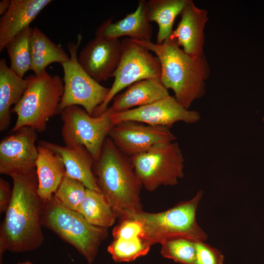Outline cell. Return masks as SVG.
Here are the masks:
<instances>
[{
    "instance_id": "obj_1",
    "label": "cell",
    "mask_w": 264,
    "mask_h": 264,
    "mask_svg": "<svg viewBox=\"0 0 264 264\" xmlns=\"http://www.w3.org/2000/svg\"><path fill=\"white\" fill-rule=\"evenodd\" d=\"M11 177L12 198L0 227V264L6 251H32L41 247L44 240L41 223L43 201L38 193L36 169Z\"/></svg>"
},
{
    "instance_id": "obj_2",
    "label": "cell",
    "mask_w": 264,
    "mask_h": 264,
    "mask_svg": "<svg viewBox=\"0 0 264 264\" xmlns=\"http://www.w3.org/2000/svg\"><path fill=\"white\" fill-rule=\"evenodd\" d=\"M133 40L155 53L161 66V82L167 89H172L182 106L189 109L194 101L204 96L205 81L210 74L205 55L190 56L171 37L161 44Z\"/></svg>"
},
{
    "instance_id": "obj_3",
    "label": "cell",
    "mask_w": 264,
    "mask_h": 264,
    "mask_svg": "<svg viewBox=\"0 0 264 264\" xmlns=\"http://www.w3.org/2000/svg\"><path fill=\"white\" fill-rule=\"evenodd\" d=\"M94 167L99 187L117 217L121 218L126 210H142L140 194L142 186L130 158L110 137L106 138Z\"/></svg>"
},
{
    "instance_id": "obj_4",
    "label": "cell",
    "mask_w": 264,
    "mask_h": 264,
    "mask_svg": "<svg viewBox=\"0 0 264 264\" xmlns=\"http://www.w3.org/2000/svg\"><path fill=\"white\" fill-rule=\"evenodd\" d=\"M203 191L198 192L192 199L180 202L159 213L126 210L122 218L138 221L142 225L144 239L151 245L175 237H184L195 241H205L207 235L198 224L196 215Z\"/></svg>"
},
{
    "instance_id": "obj_5",
    "label": "cell",
    "mask_w": 264,
    "mask_h": 264,
    "mask_svg": "<svg viewBox=\"0 0 264 264\" xmlns=\"http://www.w3.org/2000/svg\"><path fill=\"white\" fill-rule=\"evenodd\" d=\"M27 86L19 102L11 109L17 114L13 133L23 127H29L37 132H44L48 120L59 112L64 92V81L58 75L46 70L38 75L26 77Z\"/></svg>"
},
{
    "instance_id": "obj_6",
    "label": "cell",
    "mask_w": 264,
    "mask_h": 264,
    "mask_svg": "<svg viewBox=\"0 0 264 264\" xmlns=\"http://www.w3.org/2000/svg\"><path fill=\"white\" fill-rule=\"evenodd\" d=\"M42 226L49 229L62 241L73 246L92 264L101 243L107 238V228L88 223L78 212L62 205L53 196L43 202Z\"/></svg>"
},
{
    "instance_id": "obj_7",
    "label": "cell",
    "mask_w": 264,
    "mask_h": 264,
    "mask_svg": "<svg viewBox=\"0 0 264 264\" xmlns=\"http://www.w3.org/2000/svg\"><path fill=\"white\" fill-rule=\"evenodd\" d=\"M130 159L142 186L149 192L161 185H175L184 176V159L176 142L158 144Z\"/></svg>"
},
{
    "instance_id": "obj_8",
    "label": "cell",
    "mask_w": 264,
    "mask_h": 264,
    "mask_svg": "<svg viewBox=\"0 0 264 264\" xmlns=\"http://www.w3.org/2000/svg\"><path fill=\"white\" fill-rule=\"evenodd\" d=\"M113 112L111 107L96 116L89 115L79 106L65 108L60 113L63 121L61 134L65 146L83 145L94 161H97L107 136L114 126Z\"/></svg>"
},
{
    "instance_id": "obj_9",
    "label": "cell",
    "mask_w": 264,
    "mask_h": 264,
    "mask_svg": "<svg viewBox=\"0 0 264 264\" xmlns=\"http://www.w3.org/2000/svg\"><path fill=\"white\" fill-rule=\"evenodd\" d=\"M81 41L82 36L79 35L77 43L68 42L67 44L70 60L62 65L64 92L59 112L68 107L76 105L82 106L89 115H93L105 100L110 88L95 81L80 65L77 53Z\"/></svg>"
},
{
    "instance_id": "obj_10",
    "label": "cell",
    "mask_w": 264,
    "mask_h": 264,
    "mask_svg": "<svg viewBox=\"0 0 264 264\" xmlns=\"http://www.w3.org/2000/svg\"><path fill=\"white\" fill-rule=\"evenodd\" d=\"M121 44L120 60L112 75L114 82L105 100L95 110L93 116L103 113L116 95L126 87L142 80L160 78L161 66L157 57L131 38H124Z\"/></svg>"
},
{
    "instance_id": "obj_11",
    "label": "cell",
    "mask_w": 264,
    "mask_h": 264,
    "mask_svg": "<svg viewBox=\"0 0 264 264\" xmlns=\"http://www.w3.org/2000/svg\"><path fill=\"white\" fill-rule=\"evenodd\" d=\"M114 125L125 121H134L152 126L170 129L177 122L193 124L199 121L198 111L187 109L170 95L151 104L111 115Z\"/></svg>"
},
{
    "instance_id": "obj_12",
    "label": "cell",
    "mask_w": 264,
    "mask_h": 264,
    "mask_svg": "<svg viewBox=\"0 0 264 264\" xmlns=\"http://www.w3.org/2000/svg\"><path fill=\"white\" fill-rule=\"evenodd\" d=\"M108 136L118 149L130 157L176 139L169 128L134 121H123L114 125Z\"/></svg>"
},
{
    "instance_id": "obj_13",
    "label": "cell",
    "mask_w": 264,
    "mask_h": 264,
    "mask_svg": "<svg viewBox=\"0 0 264 264\" xmlns=\"http://www.w3.org/2000/svg\"><path fill=\"white\" fill-rule=\"evenodd\" d=\"M37 132L23 127L0 142V173L10 176L28 173L36 169L38 157Z\"/></svg>"
},
{
    "instance_id": "obj_14",
    "label": "cell",
    "mask_w": 264,
    "mask_h": 264,
    "mask_svg": "<svg viewBox=\"0 0 264 264\" xmlns=\"http://www.w3.org/2000/svg\"><path fill=\"white\" fill-rule=\"evenodd\" d=\"M121 52L119 39L95 37L83 48L78 60L87 73L100 83L112 77L119 63Z\"/></svg>"
},
{
    "instance_id": "obj_15",
    "label": "cell",
    "mask_w": 264,
    "mask_h": 264,
    "mask_svg": "<svg viewBox=\"0 0 264 264\" xmlns=\"http://www.w3.org/2000/svg\"><path fill=\"white\" fill-rule=\"evenodd\" d=\"M181 19L171 37L188 55L194 57L204 54V28L208 21V11L197 7L192 0L188 1L180 14Z\"/></svg>"
},
{
    "instance_id": "obj_16",
    "label": "cell",
    "mask_w": 264,
    "mask_h": 264,
    "mask_svg": "<svg viewBox=\"0 0 264 264\" xmlns=\"http://www.w3.org/2000/svg\"><path fill=\"white\" fill-rule=\"evenodd\" d=\"M146 2L139 0L135 11L115 22H112L113 17L103 22L96 29L95 37L115 40L128 36L137 41H151L153 27L147 18Z\"/></svg>"
},
{
    "instance_id": "obj_17",
    "label": "cell",
    "mask_w": 264,
    "mask_h": 264,
    "mask_svg": "<svg viewBox=\"0 0 264 264\" xmlns=\"http://www.w3.org/2000/svg\"><path fill=\"white\" fill-rule=\"evenodd\" d=\"M52 1L51 0H11L9 8L0 18V51L11 40L30 24Z\"/></svg>"
},
{
    "instance_id": "obj_18",
    "label": "cell",
    "mask_w": 264,
    "mask_h": 264,
    "mask_svg": "<svg viewBox=\"0 0 264 264\" xmlns=\"http://www.w3.org/2000/svg\"><path fill=\"white\" fill-rule=\"evenodd\" d=\"M39 143L61 156L65 167L66 175L80 181L87 189L102 192L92 172L94 160L83 145L63 146L46 141H40Z\"/></svg>"
},
{
    "instance_id": "obj_19",
    "label": "cell",
    "mask_w": 264,
    "mask_h": 264,
    "mask_svg": "<svg viewBox=\"0 0 264 264\" xmlns=\"http://www.w3.org/2000/svg\"><path fill=\"white\" fill-rule=\"evenodd\" d=\"M36 171L38 178V193L43 202L50 200L66 175L61 156L39 143Z\"/></svg>"
},
{
    "instance_id": "obj_20",
    "label": "cell",
    "mask_w": 264,
    "mask_h": 264,
    "mask_svg": "<svg viewBox=\"0 0 264 264\" xmlns=\"http://www.w3.org/2000/svg\"><path fill=\"white\" fill-rule=\"evenodd\" d=\"M170 95L160 79H147L132 84L124 92L115 96L111 106L114 112L144 106Z\"/></svg>"
},
{
    "instance_id": "obj_21",
    "label": "cell",
    "mask_w": 264,
    "mask_h": 264,
    "mask_svg": "<svg viewBox=\"0 0 264 264\" xmlns=\"http://www.w3.org/2000/svg\"><path fill=\"white\" fill-rule=\"evenodd\" d=\"M27 86L25 78L17 75L7 64L0 60V131L7 130L11 123V107L22 97Z\"/></svg>"
},
{
    "instance_id": "obj_22",
    "label": "cell",
    "mask_w": 264,
    "mask_h": 264,
    "mask_svg": "<svg viewBox=\"0 0 264 264\" xmlns=\"http://www.w3.org/2000/svg\"><path fill=\"white\" fill-rule=\"evenodd\" d=\"M31 68L35 75L45 70L53 63L61 65L70 60L63 48L53 42L38 27L33 28L30 40Z\"/></svg>"
},
{
    "instance_id": "obj_23",
    "label": "cell",
    "mask_w": 264,
    "mask_h": 264,
    "mask_svg": "<svg viewBox=\"0 0 264 264\" xmlns=\"http://www.w3.org/2000/svg\"><path fill=\"white\" fill-rule=\"evenodd\" d=\"M188 0H150L146 2L148 21L155 22L158 26L156 44L168 39L173 31L176 17L180 14Z\"/></svg>"
},
{
    "instance_id": "obj_24",
    "label": "cell",
    "mask_w": 264,
    "mask_h": 264,
    "mask_svg": "<svg viewBox=\"0 0 264 264\" xmlns=\"http://www.w3.org/2000/svg\"><path fill=\"white\" fill-rule=\"evenodd\" d=\"M77 212L90 224L105 228L113 225L118 218L102 192L87 188L84 199Z\"/></svg>"
},
{
    "instance_id": "obj_25",
    "label": "cell",
    "mask_w": 264,
    "mask_h": 264,
    "mask_svg": "<svg viewBox=\"0 0 264 264\" xmlns=\"http://www.w3.org/2000/svg\"><path fill=\"white\" fill-rule=\"evenodd\" d=\"M32 29L29 26L23 30L11 40L5 48L10 60V68L22 78L31 68L30 40Z\"/></svg>"
},
{
    "instance_id": "obj_26",
    "label": "cell",
    "mask_w": 264,
    "mask_h": 264,
    "mask_svg": "<svg viewBox=\"0 0 264 264\" xmlns=\"http://www.w3.org/2000/svg\"><path fill=\"white\" fill-rule=\"evenodd\" d=\"M151 245L142 237L113 239L108 252L116 262H129L146 255Z\"/></svg>"
},
{
    "instance_id": "obj_27",
    "label": "cell",
    "mask_w": 264,
    "mask_h": 264,
    "mask_svg": "<svg viewBox=\"0 0 264 264\" xmlns=\"http://www.w3.org/2000/svg\"><path fill=\"white\" fill-rule=\"evenodd\" d=\"M196 242L184 237H175L162 242L161 254L181 264H195Z\"/></svg>"
},
{
    "instance_id": "obj_28",
    "label": "cell",
    "mask_w": 264,
    "mask_h": 264,
    "mask_svg": "<svg viewBox=\"0 0 264 264\" xmlns=\"http://www.w3.org/2000/svg\"><path fill=\"white\" fill-rule=\"evenodd\" d=\"M86 190L81 182L65 175L54 197L67 208L77 212L84 199Z\"/></svg>"
},
{
    "instance_id": "obj_29",
    "label": "cell",
    "mask_w": 264,
    "mask_h": 264,
    "mask_svg": "<svg viewBox=\"0 0 264 264\" xmlns=\"http://www.w3.org/2000/svg\"><path fill=\"white\" fill-rule=\"evenodd\" d=\"M113 239H129L143 238L144 229L138 221L129 218H122V221L112 230Z\"/></svg>"
},
{
    "instance_id": "obj_30",
    "label": "cell",
    "mask_w": 264,
    "mask_h": 264,
    "mask_svg": "<svg viewBox=\"0 0 264 264\" xmlns=\"http://www.w3.org/2000/svg\"><path fill=\"white\" fill-rule=\"evenodd\" d=\"M196 247L195 264H223L224 257L217 249L202 241H196Z\"/></svg>"
},
{
    "instance_id": "obj_31",
    "label": "cell",
    "mask_w": 264,
    "mask_h": 264,
    "mask_svg": "<svg viewBox=\"0 0 264 264\" xmlns=\"http://www.w3.org/2000/svg\"><path fill=\"white\" fill-rule=\"evenodd\" d=\"M12 195V188L8 181L0 178V213H5L10 204Z\"/></svg>"
},
{
    "instance_id": "obj_32",
    "label": "cell",
    "mask_w": 264,
    "mask_h": 264,
    "mask_svg": "<svg viewBox=\"0 0 264 264\" xmlns=\"http://www.w3.org/2000/svg\"><path fill=\"white\" fill-rule=\"evenodd\" d=\"M11 3V0H2L0 1V15L2 16L7 11Z\"/></svg>"
},
{
    "instance_id": "obj_33",
    "label": "cell",
    "mask_w": 264,
    "mask_h": 264,
    "mask_svg": "<svg viewBox=\"0 0 264 264\" xmlns=\"http://www.w3.org/2000/svg\"><path fill=\"white\" fill-rule=\"evenodd\" d=\"M15 264H35L32 263L30 261H26L19 262Z\"/></svg>"
},
{
    "instance_id": "obj_34",
    "label": "cell",
    "mask_w": 264,
    "mask_h": 264,
    "mask_svg": "<svg viewBox=\"0 0 264 264\" xmlns=\"http://www.w3.org/2000/svg\"><path fill=\"white\" fill-rule=\"evenodd\" d=\"M263 120L264 121V117L263 118Z\"/></svg>"
}]
</instances>
